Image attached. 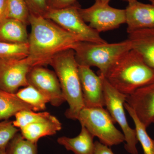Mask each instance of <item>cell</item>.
<instances>
[{
    "mask_svg": "<svg viewBox=\"0 0 154 154\" xmlns=\"http://www.w3.org/2000/svg\"><path fill=\"white\" fill-rule=\"evenodd\" d=\"M16 95L23 102L31 106L35 112L45 110L49 99L40 91L30 85L20 89Z\"/></svg>",
    "mask_w": 154,
    "mask_h": 154,
    "instance_id": "d6986e66",
    "label": "cell"
},
{
    "mask_svg": "<svg viewBox=\"0 0 154 154\" xmlns=\"http://www.w3.org/2000/svg\"><path fill=\"white\" fill-rule=\"evenodd\" d=\"M132 49L138 52L154 70V29L136 30L128 33Z\"/></svg>",
    "mask_w": 154,
    "mask_h": 154,
    "instance_id": "5bb4252c",
    "label": "cell"
},
{
    "mask_svg": "<svg viewBox=\"0 0 154 154\" xmlns=\"http://www.w3.org/2000/svg\"><path fill=\"white\" fill-rule=\"evenodd\" d=\"M125 1H127L128 2V4H132L133 3L135 2H136L137 1V0H125Z\"/></svg>",
    "mask_w": 154,
    "mask_h": 154,
    "instance_id": "1f68e13d",
    "label": "cell"
},
{
    "mask_svg": "<svg viewBox=\"0 0 154 154\" xmlns=\"http://www.w3.org/2000/svg\"><path fill=\"white\" fill-rule=\"evenodd\" d=\"M50 65L54 69L69 108L65 113L66 117L77 120L81 110L85 107L81 87L79 64L74 51L69 49L57 54Z\"/></svg>",
    "mask_w": 154,
    "mask_h": 154,
    "instance_id": "3957f363",
    "label": "cell"
},
{
    "mask_svg": "<svg viewBox=\"0 0 154 154\" xmlns=\"http://www.w3.org/2000/svg\"><path fill=\"white\" fill-rule=\"evenodd\" d=\"M126 102L147 128L154 122V82L127 96Z\"/></svg>",
    "mask_w": 154,
    "mask_h": 154,
    "instance_id": "7c38bea8",
    "label": "cell"
},
{
    "mask_svg": "<svg viewBox=\"0 0 154 154\" xmlns=\"http://www.w3.org/2000/svg\"><path fill=\"white\" fill-rule=\"evenodd\" d=\"M125 10L128 33L143 29H154V6L151 4L137 1L128 4Z\"/></svg>",
    "mask_w": 154,
    "mask_h": 154,
    "instance_id": "4fadbf2b",
    "label": "cell"
},
{
    "mask_svg": "<svg viewBox=\"0 0 154 154\" xmlns=\"http://www.w3.org/2000/svg\"><path fill=\"white\" fill-rule=\"evenodd\" d=\"M29 55L27 59L33 67L48 65L54 56L63 51L72 49L78 37L55 22L41 16L30 15Z\"/></svg>",
    "mask_w": 154,
    "mask_h": 154,
    "instance_id": "6da1fadb",
    "label": "cell"
},
{
    "mask_svg": "<svg viewBox=\"0 0 154 154\" xmlns=\"http://www.w3.org/2000/svg\"><path fill=\"white\" fill-rule=\"evenodd\" d=\"M124 107L134 122L137 137L141 145L144 154H154V140L147 132L146 128L140 121L134 110L126 102Z\"/></svg>",
    "mask_w": 154,
    "mask_h": 154,
    "instance_id": "ffe728a7",
    "label": "cell"
},
{
    "mask_svg": "<svg viewBox=\"0 0 154 154\" xmlns=\"http://www.w3.org/2000/svg\"><path fill=\"white\" fill-rule=\"evenodd\" d=\"M33 67L27 58H0V89L16 94L20 88L28 85L27 76Z\"/></svg>",
    "mask_w": 154,
    "mask_h": 154,
    "instance_id": "30bf717a",
    "label": "cell"
},
{
    "mask_svg": "<svg viewBox=\"0 0 154 154\" xmlns=\"http://www.w3.org/2000/svg\"><path fill=\"white\" fill-rule=\"evenodd\" d=\"M30 17L25 0H7V18L17 19L28 25Z\"/></svg>",
    "mask_w": 154,
    "mask_h": 154,
    "instance_id": "603a6c76",
    "label": "cell"
},
{
    "mask_svg": "<svg viewBox=\"0 0 154 154\" xmlns=\"http://www.w3.org/2000/svg\"><path fill=\"white\" fill-rule=\"evenodd\" d=\"M77 120L105 145H118L125 141L124 134L116 127L113 119L104 107H84Z\"/></svg>",
    "mask_w": 154,
    "mask_h": 154,
    "instance_id": "5b68a950",
    "label": "cell"
},
{
    "mask_svg": "<svg viewBox=\"0 0 154 154\" xmlns=\"http://www.w3.org/2000/svg\"><path fill=\"white\" fill-rule=\"evenodd\" d=\"M99 75L102 79L105 106L114 122L118 123L122 130L125 139V148L129 154H138L137 147L138 141L135 129L129 126L125 111L127 95L117 91L109 84L105 77Z\"/></svg>",
    "mask_w": 154,
    "mask_h": 154,
    "instance_id": "52a82bcc",
    "label": "cell"
},
{
    "mask_svg": "<svg viewBox=\"0 0 154 154\" xmlns=\"http://www.w3.org/2000/svg\"><path fill=\"white\" fill-rule=\"evenodd\" d=\"M28 85L36 88L49 99L54 107L66 102L60 83L54 71L43 66L33 67L27 76Z\"/></svg>",
    "mask_w": 154,
    "mask_h": 154,
    "instance_id": "9c48e42d",
    "label": "cell"
},
{
    "mask_svg": "<svg viewBox=\"0 0 154 154\" xmlns=\"http://www.w3.org/2000/svg\"><path fill=\"white\" fill-rule=\"evenodd\" d=\"M105 77L113 88L128 96L154 82V70L132 49L118 60Z\"/></svg>",
    "mask_w": 154,
    "mask_h": 154,
    "instance_id": "7a4b0ae2",
    "label": "cell"
},
{
    "mask_svg": "<svg viewBox=\"0 0 154 154\" xmlns=\"http://www.w3.org/2000/svg\"><path fill=\"white\" fill-rule=\"evenodd\" d=\"M148 1H149L152 5L154 6V0H148Z\"/></svg>",
    "mask_w": 154,
    "mask_h": 154,
    "instance_id": "d6a6232c",
    "label": "cell"
},
{
    "mask_svg": "<svg viewBox=\"0 0 154 154\" xmlns=\"http://www.w3.org/2000/svg\"><path fill=\"white\" fill-rule=\"evenodd\" d=\"M7 154H38L37 143L25 139L21 134H17L6 148Z\"/></svg>",
    "mask_w": 154,
    "mask_h": 154,
    "instance_id": "44dd1931",
    "label": "cell"
},
{
    "mask_svg": "<svg viewBox=\"0 0 154 154\" xmlns=\"http://www.w3.org/2000/svg\"><path fill=\"white\" fill-rule=\"evenodd\" d=\"M30 15L44 17L49 11L48 0H25Z\"/></svg>",
    "mask_w": 154,
    "mask_h": 154,
    "instance_id": "484cf974",
    "label": "cell"
},
{
    "mask_svg": "<svg viewBox=\"0 0 154 154\" xmlns=\"http://www.w3.org/2000/svg\"><path fill=\"white\" fill-rule=\"evenodd\" d=\"M81 126V132L77 136L72 138L60 137L58 138L57 142L74 154H94L95 137L85 127Z\"/></svg>",
    "mask_w": 154,
    "mask_h": 154,
    "instance_id": "2e32d148",
    "label": "cell"
},
{
    "mask_svg": "<svg viewBox=\"0 0 154 154\" xmlns=\"http://www.w3.org/2000/svg\"></svg>",
    "mask_w": 154,
    "mask_h": 154,
    "instance_id": "836d02e7",
    "label": "cell"
},
{
    "mask_svg": "<svg viewBox=\"0 0 154 154\" xmlns=\"http://www.w3.org/2000/svg\"><path fill=\"white\" fill-rule=\"evenodd\" d=\"M79 11L84 21L99 33L114 30L126 23L125 9L115 8L109 4L95 2L91 7L80 8Z\"/></svg>",
    "mask_w": 154,
    "mask_h": 154,
    "instance_id": "ba28073f",
    "label": "cell"
},
{
    "mask_svg": "<svg viewBox=\"0 0 154 154\" xmlns=\"http://www.w3.org/2000/svg\"><path fill=\"white\" fill-rule=\"evenodd\" d=\"M27 25L12 18H6L0 22V42L7 43H28Z\"/></svg>",
    "mask_w": 154,
    "mask_h": 154,
    "instance_id": "e0dca14e",
    "label": "cell"
},
{
    "mask_svg": "<svg viewBox=\"0 0 154 154\" xmlns=\"http://www.w3.org/2000/svg\"><path fill=\"white\" fill-rule=\"evenodd\" d=\"M78 0H48L49 9H59L75 5Z\"/></svg>",
    "mask_w": 154,
    "mask_h": 154,
    "instance_id": "4316f807",
    "label": "cell"
},
{
    "mask_svg": "<svg viewBox=\"0 0 154 154\" xmlns=\"http://www.w3.org/2000/svg\"><path fill=\"white\" fill-rule=\"evenodd\" d=\"M33 110L32 107L17 97L0 89V121L8 120L21 110Z\"/></svg>",
    "mask_w": 154,
    "mask_h": 154,
    "instance_id": "ac0fdd59",
    "label": "cell"
},
{
    "mask_svg": "<svg viewBox=\"0 0 154 154\" xmlns=\"http://www.w3.org/2000/svg\"><path fill=\"white\" fill-rule=\"evenodd\" d=\"M110 0H95L96 2L102 3V4H109ZM125 1V0H123Z\"/></svg>",
    "mask_w": 154,
    "mask_h": 154,
    "instance_id": "f546056e",
    "label": "cell"
},
{
    "mask_svg": "<svg viewBox=\"0 0 154 154\" xmlns=\"http://www.w3.org/2000/svg\"><path fill=\"white\" fill-rule=\"evenodd\" d=\"M79 70L85 107H105L102 77L90 67L79 65Z\"/></svg>",
    "mask_w": 154,
    "mask_h": 154,
    "instance_id": "8fae6325",
    "label": "cell"
},
{
    "mask_svg": "<svg viewBox=\"0 0 154 154\" xmlns=\"http://www.w3.org/2000/svg\"><path fill=\"white\" fill-rule=\"evenodd\" d=\"M19 131L14 126L13 121L9 119L0 121V147L6 148Z\"/></svg>",
    "mask_w": 154,
    "mask_h": 154,
    "instance_id": "d4e9b609",
    "label": "cell"
},
{
    "mask_svg": "<svg viewBox=\"0 0 154 154\" xmlns=\"http://www.w3.org/2000/svg\"><path fill=\"white\" fill-rule=\"evenodd\" d=\"M110 147L101 143L99 141H96L95 142L94 154H114Z\"/></svg>",
    "mask_w": 154,
    "mask_h": 154,
    "instance_id": "83f0119b",
    "label": "cell"
},
{
    "mask_svg": "<svg viewBox=\"0 0 154 154\" xmlns=\"http://www.w3.org/2000/svg\"><path fill=\"white\" fill-rule=\"evenodd\" d=\"M0 154H7L6 148L0 147Z\"/></svg>",
    "mask_w": 154,
    "mask_h": 154,
    "instance_id": "4dcf8cb0",
    "label": "cell"
},
{
    "mask_svg": "<svg viewBox=\"0 0 154 154\" xmlns=\"http://www.w3.org/2000/svg\"><path fill=\"white\" fill-rule=\"evenodd\" d=\"M7 0H0V22L7 18Z\"/></svg>",
    "mask_w": 154,
    "mask_h": 154,
    "instance_id": "f1b7e54d",
    "label": "cell"
},
{
    "mask_svg": "<svg viewBox=\"0 0 154 154\" xmlns=\"http://www.w3.org/2000/svg\"><path fill=\"white\" fill-rule=\"evenodd\" d=\"M62 128L60 121L55 116L50 114L43 120L21 128L20 134L25 139L37 143L41 138L55 134Z\"/></svg>",
    "mask_w": 154,
    "mask_h": 154,
    "instance_id": "9a60e30c",
    "label": "cell"
},
{
    "mask_svg": "<svg viewBox=\"0 0 154 154\" xmlns=\"http://www.w3.org/2000/svg\"><path fill=\"white\" fill-rule=\"evenodd\" d=\"M50 114L48 112H36L30 110H21L15 115L13 124L20 130L29 125L43 120Z\"/></svg>",
    "mask_w": 154,
    "mask_h": 154,
    "instance_id": "cb8c5ba5",
    "label": "cell"
},
{
    "mask_svg": "<svg viewBox=\"0 0 154 154\" xmlns=\"http://www.w3.org/2000/svg\"><path fill=\"white\" fill-rule=\"evenodd\" d=\"M80 6L73 5L59 9H50L44 17L55 22L80 41L96 43H105L99 32L86 24L80 15Z\"/></svg>",
    "mask_w": 154,
    "mask_h": 154,
    "instance_id": "8992f818",
    "label": "cell"
},
{
    "mask_svg": "<svg viewBox=\"0 0 154 154\" xmlns=\"http://www.w3.org/2000/svg\"><path fill=\"white\" fill-rule=\"evenodd\" d=\"M29 55L28 43H7L0 42V58L22 59Z\"/></svg>",
    "mask_w": 154,
    "mask_h": 154,
    "instance_id": "7402d4cb",
    "label": "cell"
},
{
    "mask_svg": "<svg viewBox=\"0 0 154 154\" xmlns=\"http://www.w3.org/2000/svg\"><path fill=\"white\" fill-rule=\"evenodd\" d=\"M78 64L99 70V75L105 77L110 69L121 57L132 49L128 39L113 43L77 42L73 48Z\"/></svg>",
    "mask_w": 154,
    "mask_h": 154,
    "instance_id": "277c9868",
    "label": "cell"
}]
</instances>
